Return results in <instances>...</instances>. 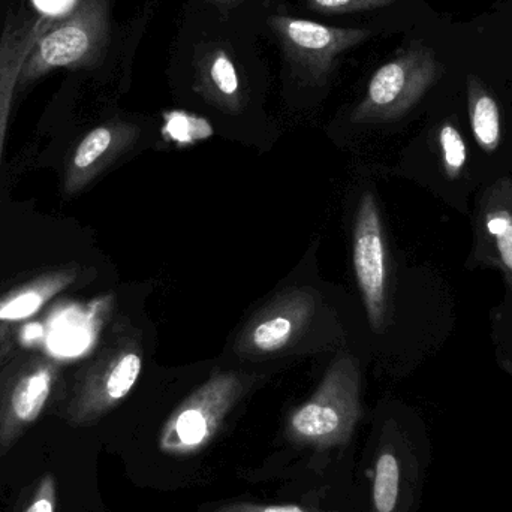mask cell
<instances>
[{"mask_svg": "<svg viewBox=\"0 0 512 512\" xmlns=\"http://www.w3.org/2000/svg\"><path fill=\"white\" fill-rule=\"evenodd\" d=\"M363 415L360 364L342 354L312 396L289 412L283 441L292 454L307 456L309 462L328 460L348 450Z\"/></svg>", "mask_w": 512, "mask_h": 512, "instance_id": "cell-1", "label": "cell"}, {"mask_svg": "<svg viewBox=\"0 0 512 512\" xmlns=\"http://www.w3.org/2000/svg\"><path fill=\"white\" fill-rule=\"evenodd\" d=\"M143 369L140 342L116 334L75 370L63 387L59 415L72 427H89L122 405Z\"/></svg>", "mask_w": 512, "mask_h": 512, "instance_id": "cell-2", "label": "cell"}, {"mask_svg": "<svg viewBox=\"0 0 512 512\" xmlns=\"http://www.w3.org/2000/svg\"><path fill=\"white\" fill-rule=\"evenodd\" d=\"M367 495L364 512H417L430 463L429 448L388 418L364 450Z\"/></svg>", "mask_w": 512, "mask_h": 512, "instance_id": "cell-3", "label": "cell"}, {"mask_svg": "<svg viewBox=\"0 0 512 512\" xmlns=\"http://www.w3.org/2000/svg\"><path fill=\"white\" fill-rule=\"evenodd\" d=\"M246 391L248 382L240 373H215L168 415L156 439L158 453L185 462L209 451Z\"/></svg>", "mask_w": 512, "mask_h": 512, "instance_id": "cell-4", "label": "cell"}, {"mask_svg": "<svg viewBox=\"0 0 512 512\" xmlns=\"http://www.w3.org/2000/svg\"><path fill=\"white\" fill-rule=\"evenodd\" d=\"M63 364L41 351H23L0 366V456H6L59 402Z\"/></svg>", "mask_w": 512, "mask_h": 512, "instance_id": "cell-5", "label": "cell"}, {"mask_svg": "<svg viewBox=\"0 0 512 512\" xmlns=\"http://www.w3.org/2000/svg\"><path fill=\"white\" fill-rule=\"evenodd\" d=\"M110 39V0H78L75 8L39 36L21 69L18 87L57 69L96 65Z\"/></svg>", "mask_w": 512, "mask_h": 512, "instance_id": "cell-6", "label": "cell"}, {"mask_svg": "<svg viewBox=\"0 0 512 512\" xmlns=\"http://www.w3.org/2000/svg\"><path fill=\"white\" fill-rule=\"evenodd\" d=\"M442 75L444 65L435 51L424 42L412 41L376 69L363 101L352 111V122H382L402 116Z\"/></svg>", "mask_w": 512, "mask_h": 512, "instance_id": "cell-7", "label": "cell"}, {"mask_svg": "<svg viewBox=\"0 0 512 512\" xmlns=\"http://www.w3.org/2000/svg\"><path fill=\"white\" fill-rule=\"evenodd\" d=\"M267 23L295 77L312 86L327 83L339 57L372 36L367 29L325 26L282 14L271 15Z\"/></svg>", "mask_w": 512, "mask_h": 512, "instance_id": "cell-8", "label": "cell"}, {"mask_svg": "<svg viewBox=\"0 0 512 512\" xmlns=\"http://www.w3.org/2000/svg\"><path fill=\"white\" fill-rule=\"evenodd\" d=\"M354 267L364 306L373 330L381 331L385 319V243L378 206L372 194H364L354 228Z\"/></svg>", "mask_w": 512, "mask_h": 512, "instance_id": "cell-9", "label": "cell"}, {"mask_svg": "<svg viewBox=\"0 0 512 512\" xmlns=\"http://www.w3.org/2000/svg\"><path fill=\"white\" fill-rule=\"evenodd\" d=\"M315 309V295L307 289L282 295L249 322L237 343L240 354L264 357L283 351L307 327Z\"/></svg>", "mask_w": 512, "mask_h": 512, "instance_id": "cell-10", "label": "cell"}, {"mask_svg": "<svg viewBox=\"0 0 512 512\" xmlns=\"http://www.w3.org/2000/svg\"><path fill=\"white\" fill-rule=\"evenodd\" d=\"M140 129L132 123L108 122L92 129L78 143L66 164L63 192L74 197L107 170L138 140Z\"/></svg>", "mask_w": 512, "mask_h": 512, "instance_id": "cell-11", "label": "cell"}, {"mask_svg": "<svg viewBox=\"0 0 512 512\" xmlns=\"http://www.w3.org/2000/svg\"><path fill=\"white\" fill-rule=\"evenodd\" d=\"M57 20L59 18L42 14L9 15L0 33V170L12 99L20 81L21 69L39 36Z\"/></svg>", "mask_w": 512, "mask_h": 512, "instance_id": "cell-12", "label": "cell"}, {"mask_svg": "<svg viewBox=\"0 0 512 512\" xmlns=\"http://www.w3.org/2000/svg\"><path fill=\"white\" fill-rule=\"evenodd\" d=\"M194 90L213 107L225 113L243 110L245 95L236 63L222 42H201L195 47Z\"/></svg>", "mask_w": 512, "mask_h": 512, "instance_id": "cell-13", "label": "cell"}, {"mask_svg": "<svg viewBox=\"0 0 512 512\" xmlns=\"http://www.w3.org/2000/svg\"><path fill=\"white\" fill-rule=\"evenodd\" d=\"M83 268L77 264L44 270L0 294V322L15 324L38 315L57 295L81 279Z\"/></svg>", "mask_w": 512, "mask_h": 512, "instance_id": "cell-14", "label": "cell"}, {"mask_svg": "<svg viewBox=\"0 0 512 512\" xmlns=\"http://www.w3.org/2000/svg\"><path fill=\"white\" fill-rule=\"evenodd\" d=\"M469 101L475 138L484 149L495 150L501 138V113L498 102L475 77H469Z\"/></svg>", "mask_w": 512, "mask_h": 512, "instance_id": "cell-15", "label": "cell"}, {"mask_svg": "<svg viewBox=\"0 0 512 512\" xmlns=\"http://www.w3.org/2000/svg\"><path fill=\"white\" fill-rule=\"evenodd\" d=\"M197 512H339L334 510H324L316 505L307 504H273V502L259 501V499L233 498L224 499V501L209 502L198 508Z\"/></svg>", "mask_w": 512, "mask_h": 512, "instance_id": "cell-16", "label": "cell"}, {"mask_svg": "<svg viewBox=\"0 0 512 512\" xmlns=\"http://www.w3.org/2000/svg\"><path fill=\"white\" fill-rule=\"evenodd\" d=\"M57 508H59L57 481L53 474L47 472L35 484L20 512H57Z\"/></svg>", "mask_w": 512, "mask_h": 512, "instance_id": "cell-17", "label": "cell"}, {"mask_svg": "<svg viewBox=\"0 0 512 512\" xmlns=\"http://www.w3.org/2000/svg\"><path fill=\"white\" fill-rule=\"evenodd\" d=\"M306 2L307 6L318 14L339 15L385 8L394 3V0H306Z\"/></svg>", "mask_w": 512, "mask_h": 512, "instance_id": "cell-18", "label": "cell"}, {"mask_svg": "<svg viewBox=\"0 0 512 512\" xmlns=\"http://www.w3.org/2000/svg\"><path fill=\"white\" fill-rule=\"evenodd\" d=\"M439 141L444 149L445 164L451 176H456L466 162V146L460 132L453 125L447 123L439 132Z\"/></svg>", "mask_w": 512, "mask_h": 512, "instance_id": "cell-19", "label": "cell"}, {"mask_svg": "<svg viewBox=\"0 0 512 512\" xmlns=\"http://www.w3.org/2000/svg\"><path fill=\"white\" fill-rule=\"evenodd\" d=\"M78 0H33L39 14L47 17L62 18L68 15L77 5Z\"/></svg>", "mask_w": 512, "mask_h": 512, "instance_id": "cell-20", "label": "cell"}, {"mask_svg": "<svg viewBox=\"0 0 512 512\" xmlns=\"http://www.w3.org/2000/svg\"><path fill=\"white\" fill-rule=\"evenodd\" d=\"M495 237L505 265L512 270V219L499 233L495 234Z\"/></svg>", "mask_w": 512, "mask_h": 512, "instance_id": "cell-21", "label": "cell"}, {"mask_svg": "<svg viewBox=\"0 0 512 512\" xmlns=\"http://www.w3.org/2000/svg\"><path fill=\"white\" fill-rule=\"evenodd\" d=\"M206 2L210 3V5L216 6V8L224 9V11H227V9L234 8V6L242 3L243 0H206Z\"/></svg>", "mask_w": 512, "mask_h": 512, "instance_id": "cell-22", "label": "cell"}, {"mask_svg": "<svg viewBox=\"0 0 512 512\" xmlns=\"http://www.w3.org/2000/svg\"><path fill=\"white\" fill-rule=\"evenodd\" d=\"M14 334V324H6V322H0V345L8 342Z\"/></svg>", "mask_w": 512, "mask_h": 512, "instance_id": "cell-23", "label": "cell"}]
</instances>
